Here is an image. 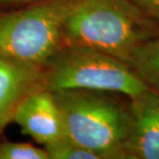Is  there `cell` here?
I'll list each match as a JSON object with an SVG mask.
<instances>
[{"mask_svg":"<svg viewBox=\"0 0 159 159\" xmlns=\"http://www.w3.org/2000/svg\"><path fill=\"white\" fill-rule=\"evenodd\" d=\"M62 112L65 136L96 153L100 159H128L129 107L107 97L104 92H53Z\"/></svg>","mask_w":159,"mask_h":159,"instance_id":"7a4b0ae2","label":"cell"},{"mask_svg":"<svg viewBox=\"0 0 159 159\" xmlns=\"http://www.w3.org/2000/svg\"><path fill=\"white\" fill-rule=\"evenodd\" d=\"M132 1L159 24V0H132Z\"/></svg>","mask_w":159,"mask_h":159,"instance_id":"8fae6325","label":"cell"},{"mask_svg":"<svg viewBox=\"0 0 159 159\" xmlns=\"http://www.w3.org/2000/svg\"><path fill=\"white\" fill-rule=\"evenodd\" d=\"M44 88L52 92H114L130 97L151 87L122 60L91 48L66 44L44 66Z\"/></svg>","mask_w":159,"mask_h":159,"instance_id":"3957f363","label":"cell"},{"mask_svg":"<svg viewBox=\"0 0 159 159\" xmlns=\"http://www.w3.org/2000/svg\"><path fill=\"white\" fill-rule=\"evenodd\" d=\"M23 133L47 146L65 138L62 112L55 95L46 88L27 95L18 106L11 119Z\"/></svg>","mask_w":159,"mask_h":159,"instance_id":"5b68a950","label":"cell"},{"mask_svg":"<svg viewBox=\"0 0 159 159\" xmlns=\"http://www.w3.org/2000/svg\"><path fill=\"white\" fill-rule=\"evenodd\" d=\"M128 64L146 84L159 92V36L139 44Z\"/></svg>","mask_w":159,"mask_h":159,"instance_id":"ba28073f","label":"cell"},{"mask_svg":"<svg viewBox=\"0 0 159 159\" xmlns=\"http://www.w3.org/2000/svg\"><path fill=\"white\" fill-rule=\"evenodd\" d=\"M159 24L132 0H75L63 25L64 44L98 50L127 64Z\"/></svg>","mask_w":159,"mask_h":159,"instance_id":"6da1fadb","label":"cell"},{"mask_svg":"<svg viewBox=\"0 0 159 159\" xmlns=\"http://www.w3.org/2000/svg\"><path fill=\"white\" fill-rule=\"evenodd\" d=\"M0 131H1V130H0Z\"/></svg>","mask_w":159,"mask_h":159,"instance_id":"4fadbf2b","label":"cell"},{"mask_svg":"<svg viewBox=\"0 0 159 159\" xmlns=\"http://www.w3.org/2000/svg\"><path fill=\"white\" fill-rule=\"evenodd\" d=\"M44 88V66L0 56V130L27 95Z\"/></svg>","mask_w":159,"mask_h":159,"instance_id":"52a82bcc","label":"cell"},{"mask_svg":"<svg viewBox=\"0 0 159 159\" xmlns=\"http://www.w3.org/2000/svg\"><path fill=\"white\" fill-rule=\"evenodd\" d=\"M75 0H39L0 17V56L46 66L64 44L63 25Z\"/></svg>","mask_w":159,"mask_h":159,"instance_id":"277c9868","label":"cell"},{"mask_svg":"<svg viewBox=\"0 0 159 159\" xmlns=\"http://www.w3.org/2000/svg\"><path fill=\"white\" fill-rule=\"evenodd\" d=\"M30 1H39V0H0V5H4V4H11V3L30 2Z\"/></svg>","mask_w":159,"mask_h":159,"instance_id":"7c38bea8","label":"cell"},{"mask_svg":"<svg viewBox=\"0 0 159 159\" xmlns=\"http://www.w3.org/2000/svg\"><path fill=\"white\" fill-rule=\"evenodd\" d=\"M44 149L50 159H100L96 153L66 136L44 146Z\"/></svg>","mask_w":159,"mask_h":159,"instance_id":"9c48e42d","label":"cell"},{"mask_svg":"<svg viewBox=\"0 0 159 159\" xmlns=\"http://www.w3.org/2000/svg\"><path fill=\"white\" fill-rule=\"evenodd\" d=\"M129 100L128 159H159V92L149 88Z\"/></svg>","mask_w":159,"mask_h":159,"instance_id":"8992f818","label":"cell"},{"mask_svg":"<svg viewBox=\"0 0 159 159\" xmlns=\"http://www.w3.org/2000/svg\"><path fill=\"white\" fill-rule=\"evenodd\" d=\"M0 159H50L46 149L27 143H3L0 145Z\"/></svg>","mask_w":159,"mask_h":159,"instance_id":"30bf717a","label":"cell"}]
</instances>
